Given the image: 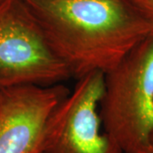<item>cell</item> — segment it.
Segmentation results:
<instances>
[{"instance_id": "6da1fadb", "label": "cell", "mask_w": 153, "mask_h": 153, "mask_svg": "<svg viewBox=\"0 0 153 153\" xmlns=\"http://www.w3.org/2000/svg\"><path fill=\"white\" fill-rule=\"evenodd\" d=\"M52 51L76 80L112 71L152 36L127 0H24Z\"/></svg>"}, {"instance_id": "7a4b0ae2", "label": "cell", "mask_w": 153, "mask_h": 153, "mask_svg": "<svg viewBox=\"0 0 153 153\" xmlns=\"http://www.w3.org/2000/svg\"><path fill=\"white\" fill-rule=\"evenodd\" d=\"M100 117L123 153H153V36L105 74Z\"/></svg>"}, {"instance_id": "3957f363", "label": "cell", "mask_w": 153, "mask_h": 153, "mask_svg": "<svg viewBox=\"0 0 153 153\" xmlns=\"http://www.w3.org/2000/svg\"><path fill=\"white\" fill-rule=\"evenodd\" d=\"M71 77L24 0H1L0 87L51 86Z\"/></svg>"}, {"instance_id": "277c9868", "label": "cell", "mask_w": 153, "mask_h": 153, "mask_svg": "<svg viewBox=\"0 0 153 153\" xmlns=\"http://www.w3.org/2000/svg\"><path fill=\"white\" fill-rule=\"evenodd\" d=\"M104 85L105 74L100 71L77 80L50 115L41 153H123L106 132L100 131Z\"/></svg>"}, {"instance_id": "5b68a950", "label": "cell", "mask_w": 153, "mask_h": 153, "mask_svg": "<svg viewBox=\"0 0 153 153\" xmlns=\"http://www.w3.org/2000/svg\"><path fill=\"white\" fill-rule=\"evenodd\" d=\"M68 94V88L62 83L3 88L0 153H41L49 117Z\"/></svg>"}, {"instance_id": "8992f818", "label": "cell", "mask_w": 153, "mask_h": 153, "mask_svg": "<svg viewBox=\"0 0 153 153\" xmlns=\"http://www.w3.org/2000/svg\"><path fill=\"white\" fill-rule=\"evenodd\" d=\"M134 10L149 25L153 36V0H127Z\"/></svg>"}, {"instance_id": "52a82bcc", "label": "cell", "mask_w": 153, "mask_h": 153, "mask_svg": "<svg viewBox=\"0 0 153 153\" xmlns=\"http://www.w3.org/2000/svg\"><path fill=\"white\" fill-rule=\"evenodd\" d=\"M152 142L153 144V134H152Z\"/></svg>"}, {"instance_id": "ba28073f", "label": "cell", "mask_w": 153, "mask_h": 153, "mask_svg": "<svg viewBox=\"0 0 153 153\" xmlns=\"http://www.w3.org/2000/svg\"><path fill=\"white\" fill-rule=\"evenodd\" d=\"M1 89H2V88L0 87V93H1Z\"/></svg>"}, {"instance_id": "9c48e42d", "label": "cell", "mask_w": 153, "mask_h": 153, "mask_svg": "<svg viewBox=\"0 0 153 153\" xmlns=\"http://www.w3.org/2000/svg\"><path fill=\"white\" fill-rule=\"evenodd\" d=\"M0 1H1V0H0Z\"/></svg>"}]
</instances>
